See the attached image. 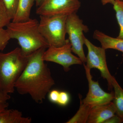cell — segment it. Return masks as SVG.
Wrapping results in <instances>:
<instances>
[{"label":"cell","instance_id":"cell-21","mask_svg":"<svg viewBox=\"0 0 123 123\" xmlns=\"http://www.w3.org/2000/svg\"><path fill=\"white\" fill-rule=\"evenodd\" d=\"M60 91L57 90H50L48 93V98L52 103L57 104Z\"/></svg>","mask_w":123,"mask_h":123},{"label":"cell","instance_id":"cell-18","mask_svg":"<svg viewBox=\"0 0 123 123\" xmlns=\"http://www.w3.org/2000/svg\"><path fill=\"white\" fill-rule=\"evenodd\" d=\"M11 20L7 13L3 2L0 0V29L6 27Z\"/></svg>","mask_w":123,"mask_h":123},{"label":"cell","instance_id":"cell-2","mask_svg":"<svg viewBox=\"0 0 123 123\" xmlns=\"http://www.w3.org/2000/svg\"><path fill=\"white\" fill-rule=\"evenodd\" d=\"M10 39L18 40L23 53L29 56L39 49L49 45L39 29V21L30 18L20 22H10L6 26Z\"/></svg>","mask_w":123,"mask_h":123},{"label":"cell","instance_id":"cell-16","mask_svg":"<svg viewBox=\"0 0 123 123\" xmlns=\"http://www.w3.org/2000/svg\"><path fill=\"white\" fill-rule=\"evenodd\" d=\"M112 5L120 27V32L117 38L123 39V1L115 0Z\"/></svg>","mask_w":123,"mask_h":123},{"label":"cell","instance_id":"cell-26","mask_svg":"<svg viewBox=\"0 0 123 123\" xmlns=\"http://www.w3.org/2000/svg\"><path fill=\"white\" fill-rule=\"evenodd\" d=\"M42 0H35L36 5L37 7H38L39 5Z\"/></svg>","mask_w":123,"mask_h":123},{"label":"cell","instance_id":"cell-4","mask_svg":"<svg viewBox=\"0 0 123 123\" xmlns=\"http://www.w3.org/2000/svg\"><path fill=\"white\" fill-rule=\"evenodd\" d=\"M67 15L40 16L39 29L50 46L59 47L66 44Z\"/></svg>","mask_w":123,"mask_h":123},{"label":"cell","instance_id":"cell-15","mask_svg":"<svg viewBox=\"0 0 123 123\" xmlns=\"http://www.w3.org/2000/svg\"><path fill=\"white\" fill-rule=\"evenodd\" d=\"M80 105L79 110L75 115L67 123H87L88 117L89 115L92 107L84 103L80 99Z\"/></svg>","mask_w":123,"mask_h":123},{"label":"cell","instance_id":"cell-3","mask_svg":"<svg viewBox=\"0 0 123 123\" xmlns=\"http://www.w3.org/2000/svg\"><path fill=\"white\" fill-rule=\"evenodd\" d=\"M29 56L18 47L6 53L0 52V88L3 92L14 93L15 83L25 68Z\"/></svg>","mask_w":123,"mask_h":123},{"label":"cell","instance_id":"cell-6","mask_svg":"<svg viewBox=\"0 0 123 123\" xmlns=\"http://www.w3.org/2000/svg\"><path fill=\"white\" fill-rule=\"evenodd\" d=\"M85 44L88 49L86 66L91 69L96 68L99 70L101 76L107 81L109 89L113 88L112 81L114 76L110 73L107 64L105 50L102 47H98L85 38Z\"/></svg>","mask_w":123,"mask_h":123},{"label":"cell","instance_id":"cell-17","mask_svg":"<svg viewBox=\"0 0 123 123\" xmlns=\"http://www.w3.org/2000/svg\"><path fill=\"white\" fill-rule=\"evenodd\" d=\"M9 17L12 20L17 10L19 0H1Z\"/></svg>","mask_w":123,"mask_h":123},{"label":"cell","instance_id":"cell-19","mask_svg":"<svg viewBox=\"0 0 123 123\" xmlns=\"http://www.w3.org/2000/svg\"><path fill=\"white\" fill-rule=\"evenodd\" d=\"M10 39L6 29H0V52L5 48Z\"/></svg>","mask_w":123,"mask_h":123},{"label":"cell","instance_id":"cell-13","mask_svg":"<svg viewBox=\"0 0 123 123\" xmlns=\"http://www.w3.org/2000/svg\"><path fill=\"white\" fill-rule=\"evenodd\" d=\"M35 0H19L17 12L13 22L25 21L30 18L31 10Z\"/></svg>","mask_w":123,"mask_h":123},{"label":"cell","instance_id":"cell-24","mask_svg":"<svg viewBox=\"0 0 123 123\" xmlns=\"http://www.w3.org/2000/svg\"><path fill=\"white\" fill-rule=\"evenodd\" d=\"M8 103L7 102L3 103H0V112L5 110L8 107Z\"/></svg>","mask_w":123,"mask_h":123},{"label":"cell","instance_id":"cell-14","mask_svg":"<svg viewBox=\"0 0 123 123\" xmlns=\"http://www.w3.org/2000/svg\"><path fill=\"white\" fill-rule=\"evenodd\" d=\"M112 86L114 90L113 103L116 110V114L123 120V89L114 77Z\"/></svg>","mask_w":123,"mask_h":123},{"label":"cell","instance_id":"cell-9","mask_svg":"<svg viewBox=\"0 0 123 123\" xmlns=\"http://www.w3.org/2000/svg\"><path fill=\"white\" fill-rule=\"evenodd\" d=\"M86 76L89 84V91L86 97L81 101L91 107L98 105L106 104L112 102L114 97V92L107 93L101 88L98 81L92 79L91 69L84 64Z\"/></svg>","mask_w":123,"mask_h":123},{"label":"cell","instance_id":"cell-1","mask_svg":"<svg viewBox=\"0 0 123 123\" xmlns=\"http://www.w3.org/2000/svg\"><path fill=\"white\" fill-rule=\"evenodd\" d=\"M46 50L40 49L29 56L27 64L15 85L18 93L29 95L37 103H43L55 85L50 69L43 59Z\"/></svg>","mask_w":123,"mask_h":123},{"label":"cell","instance_id":"cell-20","mask_svg":"<svg viewBox=\"0 0 123 123\" xmlns=\"http://www.w3.org/2000/svg\"><path fill=\"white\" fill-rule=\"evenodd\" d=\"M70 100V95L68 92L60 91L57 104L62 106H65L69 103Z\"/></svg>","mask_w":123,"mask_h":123},{"label":"cell","instance_id":"cell-25","mask_svg":"<svg viewBox=\"0 0 123 123\" xmlns=\"http://www.w3.org/2000/svg\"><path fill=\"white\" fill-rule=\"evenodd\" d=\"M101 1L102 4L103 5H105L108 4H111L113 5L115 1V0H101Z\"/></svg>","mask_w":123,"mask_h":123},{"label":"cell","instance_id":"cell-27","mask_svg":"<svg viewBox=\"0 0 123 123\" xmlns=\"http://www.w3.org/2000/svg\"></svg>","mask_w":123,"mask_h":123},{"label":"cell","instance_id":"cell-7","mask_svg":"<svg viewBox=\"0 0 123 123\" xmlns=\"http://www.w3.org/2000/svg\"><path fill=\"white\" fill-rule=\"evenodd\" d=\"M47 48L43 55V60L60 65L65 72H68L72 65L83 63L79 57L72 53V45L69 40L63 46L59 47L50 46Z\"/></svg>","mask_w":123,"mask_h":123},{"label":"cell","instance_id":"cell-5","mask_svg":"<svg viewBox=\"0 0 123 123\" xmlns=\"http://www.w3.org/2000/svg\"><path fill=\"white\" fill-rule=\"evenodd\" d=\"M66 33L72 45V52L78 56L83 64L86 63V57L83 49L85 37L84 33L89 31L87 26L77 15L76 13L67 16L66 20Z\"/></svg>","mask_w":123,"mask_h":123},{"label":"cell","instance_id":"cell-23","mask_svg":"<svg viewBox=\"0 0 123 123\" xmlns=\"http://www.w3.org/2000/svg\"><path fill=\"white\" fill-rule=\"evenodd\" d=\"M9 94L3 92L0 88V103L6 102L10 99L11 97Z\"/></svg>","mask_w":123,"mask_h":123},{"label":"cell","instance_id":"cell-8","mask_svg":"<svg viewBox=\"0 0 123 123\" xmlns=\"http://www.w3.org/2000/svg\"><path fill=\"white\" fill-rule=\"evenodd\" d=\"M80 6L79 0H42L36 13L39 16H68L77 13Z\"/></svg>","mask_w":123,"mask_h":123},{"label":"cell","instance_id":"cell-10","mask_svg":"<svg viewBox=\"0 0 123 123\" xmlns=\"http://www.w3.org/2000/svg\"><path fill=\"white\" fill-rule=\"evenodd\" d=\"M116 114L113 102L93 107L91 110L87 123H104Z\"/></svg>","mask_w":123,"mask_h":123},{"label":"cell","instance_id":"cell-12","mask_svg":"<svg viewBox=\"0 0 123 123\" xmlns=\"http://www.w3.org/2000/svg\"><path fill=\"white\" fill-rule=\"evenodd\" d=\"M31 120L18 110L6 109L0 112V123H30Z\"/></svg>","mask_w":123,"mask_h":123},{"label":"cell","instance_id":"cell-22","mask_svg":"<svg viewBox=\"0 0 123 123\" xmlns=\"http://www.w3.org/2000/svg\"><path fill=\"white\" fill-rule=\"evenodd\" d=\"M123 123V120L117 115L115 114L114 116L108 119L104 123Z\"/></svg>","mask_w":123,"mask_h":123},{"label":"cell","instance_id":"cell-11","mask_svg":"<svg viewBox=\"0 0 123 123\" xmlns=\"http://www.w3.org/2000/svg\"><path fill=\"white\" fill-rule=\"evenodd\" d=\"M93 37L100 42L102 47L105 50L111 49L123 53V39L112 37L97 30L95 31Z\"/></svg>","mask_w":123,"mask_h":123}]
</instances>
